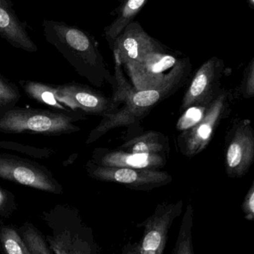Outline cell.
<instances>
[{"label": "cell", "mask_w": 254, "mask_h": 254, "mask_svg": "<svg viewBox=\"0 0 254 254\" xmlns=\"http://www.w3.org/2000/svg\"><path fill=\"white\" fill-rule=\"evenodd\" d=\"M118 91L123 97L125 105L120 110H116L110 114L103 116V120L90 133L86 143H93L113 128L130 125L146 116L158 103L170 96L181 86L185 76L187 68L178 72L173 77L159 87L137 90L131 87L124 78L121 69L120 61L115 58Z\"/></svg>", "instance_id": "6da1fadb"}, {"label": "cell", "mask_w": 254, "mask_h": 254, "mask_svg": "<svg viewBox=\"0 0 254 254\" xmlns=\"http://www.w3.org/2000/svg\"><path fill=\"white\" fill-rule=\"evenodd\" d=\"M45 37L68 60L79 73L89 77L92 73L108 74L98 43L89 34L64 22L44 20Z\"/></svg>", "instance_id": "7a4b0ae2"}, {"label": "cell", "mask_w": 254, "mask_h": 254, "mask_svg": "<svg viewBox=\"0 0 254 254\" xmlns=\"http://www.w3.org/2000/svg\"><path fill=\"white\" fill-rule=\"evenodd\" d=\"M74 118L40 109L14 107L0 116V132L61 135L78 131Z\"/></svg>", "instance_id": "3957f363"}, {"label": "cell", "mask_w": 254, "mask_h": 254, "mask_svg": "<svg viewBox=\"0 0 254 254\" xmlns=\"http://www.w3.org/2000/svg\"><path fill=\"white\" fill-rule=\"evenodd\" d=\"M125 67L134 89L143 90L159 87L178 72L187 68V63L156 50Z\"/></svg>", "instance_id": "277c9868"}, {"label": "cell", "mask_w": 254, "mask_h": 254, "mask_svg": "<svg viewBox=\"0 0 254 254\" xmlns=\"http://www.w3.org/2000/svg\"><path fill=\"white\" fill-rule=\"evenodd\" d=\"M228 95L222 92L216 95L207 106L201 120L190 129L183 131L178 139L181 152L188 158L201 153L210 144L218 125L225 116Z\"/></svg>", "instance_id": "5b68a950"}, {"label": "cell", "mask_w": 254, "mask_h": 254, "mask_svg": "<svg viewBox=\"0 0 254 254\" xmlns=\"http://www.w3.org/2000/svg\"><path fill=\"white\" fill-rule=\"evenodd\" d=\"M225 168L228 177H241L254 162V129L250 119L235 124L226 139Z\"/></svg>", "instance_id": "8992f818"}, {"label": "cell", "mask_w": 254, "mask_h": 254, "mask_svg": "<svg viewBox=\"0 0 254 254\" xmlns=\"http://www.w3.org/2000/svg\"><path fill=\"white\" fill-rule=\"evenodd\" d=\"M91 177L101 181L119 183L138 190H150L165 186L173 178L166 171L151 169H134L126 167H105L92 165L88 169Z\"/></svg>", "instance_id": "52a82bcc"}, {"label": "cell", "mask_w": 254, "mask_h": 254, "mask_svg": "<svg viewBox=\"0 0 254 254\" xmlns=\"http://www.w3.org/2000/svg\"><path fill=\"white\" fill-rule=\"evenodd\" d=\"M182 201L159 204L147 220L137 225L144 227L143 238L138 246L129 253L163 254L167 244L169 230L173 221L182 213Z\"/></svg>", "instance_id": "ba28073f"}, {"label": "cell", "mask_w": 254, "mask_h": 254, "mask_svg": "<svg viewBox=\"0 0 254 254\" xmlns=\"http://www.w3.org/2000/svg\"><path fill=\"white\" fill-rule=\"evenodd\" d=\"M0 178L52 193H61L60 185L40 166L25 160L0 155Z\"/></svg>", "instance_id": "9c48e42d"}, {"label": "cell", "mask_w": 254, "mask_h": 254, "mask_svg": "<svg viewBox=\"0 0 254 254\" xmlns=\"http://www.w3.org/2000/svg\"><path fill=\"white\" fill-rule=\"evenodd\" d=\"M56 97L61 104L71 109H80L90 114L104 116L117 110L122 98L116 92L114 98H108L102 94L81 85H64L55 87Z\"/></svg>", "instance_id": "30bf717a"}, {"label": "cell", "mask_w": 254, "mask_h": 254, "mask_svg": "<svg viewBox=\"0 0 254 254\" xmlns=\"http://www.w3.org/2000/svg\"><path fill=\"white\" fill-rule=\"evenodd\" d=\"M114 57L127 66L141 59L156 50H162L137 22H130L118 35L114 41Z\"/></svg>", "instance_id": "8fae6325"}, {"label": "cell", "mask_w": 254, "mask_h": 254, "mask_svg": "<svg viewBox=\"0 0 254 254\" xmlns=\"http://www.w3.org/2000/svg\"><path fill=\"white\" fill-rule=\"evenodd\" d=\"M218 60L211 58L198 69L181 104L180 111L197 105H208L214 98L213 86L217 73Z\"/></svg>", "instance_id": "7c38bea8"}, {"label": "cell", "mask_w": 254, "mask_h": 254, "mask_svg": "<svg viewBox=\"0 0 254 254\" xmlns=\"http://www.w3.org/2000/svg\"><path fill=\"white\" fill-rule=\"evenodd\" d=\"M0 37L16 49L37 51V45L27 31L26 23L19 19L10 0H0Z\"/></svg>", "instance_id": "4fadbf2b"}, {"label": "cell", "mask_w": 254, "mask_h": 254, "mask_svg": "<svg viewBox=\"0 0 254 254\" xmlns=\"http://www.w3.org/2000/svg\"><path fill=\"white\" fill-rule=\"evenodd\" d=\"M98 152V165L105 167L159 169L166 164L164 155L128 153L119 149Z\"/></svg>", "instance_id": "5bb4252c"}, {"label": "cell", "mask_w": 254, "mask_h": 254, "mask_svg": "<svg viewBox=\"0 0 254 254\" xmlns=\"http://www.w3.org/2000/svg\"><path fill=\"white\" fill-rule=\"evenodd\" d=\"M170 149L169 141L164 134L148 131L128 140L119 148L128 153L164 155Z\"/></svg>", "instance_id": "9a60e30c"}, {"label": "cell", "mask_w": 254, "mask_h": 254, "mask_svg": "<svg viewBox=\"0 0 254 254\" xmlns=\"http://www.w3.org/2000/svg\"><path fill=\"white\" fill-rule=\"evenodd\" d=\"M19 84L25 93L35 101L59 110H65L57 98L56 89L54 86L32 81H20Z\"/></svg>", "instance_id": "2e32d148"}, {"label": "cell", "mask_w": 254, "mask_h": 254, "mask_svg": "<svg viewBox=\"0 0 254 254\" xmlns=\"http://www.w3.org/2000/svg\"><path fill=\"white\" fill-rule=\"evenodd\" d=\"M146 1L147 0H125L121 6L117 18L106 31L107 37L115 40L125 27L131 22Z\"/></svg>", "instance_id": "e0dca14e"}, {"label": "cell", "mask_w": 254, "mask_h": 254, "mask_svg": "<svg viewBox=\"0 0 254 254\" xmlns=\"http://www.w3.org/2000/svg\"><path fill=\"white\" fill-rule=\"evenodd\" d=\"M192 216L193 210L191 205H188L182 220L179 237L173 254H193L192 243Z\"/></svg>", "instance_id": "ac0fdd59"}, {"label": "cell", "mask_w": 254, "mask_h": 254, "mask_svg": "<svg viewBox=\"0 0 254 254\" xmlns=\"http://www.w3.org/2000/svg\"><path fill=\"white\" fill-rule=\"evenodd\" d=\"M0 242L4 252L9 254H30L19 234L12 228L4 227L0 232Z\"/></svg>", "instance_id": "d6986e66"}, {"label": "cell", "mask_w": 254, "mask_h": 254, "mask_svg": "<svg viewBox=\"0 0 254 254\" xmlns=\"http://www.w3.org/2000/svg\"><path fill=\"white\" fill-rule=\"evenodd\" d=\"M208 105H197L188 107L179 118L176 125L177 129L179 131H185L195 126L205 114Z\"/></svg>", "instance_id": "ffe728a7"}, {"label": "cell", "mask_w": 254, "mask_h": 254, "mask_svg": "<svg viewBox=\"0 0 254 254\" xmlns=\"http://www.w3.org/2000/svg\"><path fill=\"white\" fill-rule=\"evenodd\" d=\"M23 241L30 254H50L47 245L40 233L33 228H27L23 232Z\"/></svg>", "instance_id": "44dd1931"}, {"label": "cell", "mask_w": 254, "mask_h": 254, "mask_svg": "<svg viewBox=\"0 0 254 254\" xmlns=\"http://www.w3.org/2000/svg\"><path fill=\"white\" fill-rule=\"evenodd\" d=\"M19 89L14 84L0 73V108L14 104L20 98Z\"/></svg>", "instance_id": "7402d4cb"}, {"label": "cell", "mask_w": 254, "mask_h": 254, "mask_svg": "<svg viewBox=\"0 0 254 254\" xmlns=\"http://www.w3.org/2000/svg\"><path fill=\"white\" fill-rule=\"evenodd\" d=\"M0 149H8V150L17 151L21 153L26 154L31 157L45 156L47 155L48 151H43L40 149H37L32 146H25L18 143H13L11 142H0Z\"/></svg>", "instance_id": "603a6c76"}, {"label": "cell", "mask_w": 254, "mask_h": 254, "mask_svg": "<svg viewBox=\"0 0 254 254\" xmlns=\"http://www.w3.org/2000/svg\"><path fill=\"white\" fill-rule=\"evenodd\" d=\"M242 209L246 219L254 222V180L243 200Z\"/></svg>", "instance_id": "cb8c5ba5"}, {"label": "cell", "mask_w": 254, "mask_h": 254, "mask_svg": "<svg viewBox=\"0 0 254 254\" xmlns=\"http://www.w3.org/2000/svg\"><path fill=\"white\" fill-rule=\"evenodd\" d=\"M243 96L251 98L254 96V60L248 72L243 88Z\"/></svg>", "instance_id": "d4e9b609"}, {"label": "cell", "mask_w": 254, "mask_h": 254, "mask_svg": "<svg viewBox=\"0 0 254 254\" xmlns=\"http://www.w3.org/2000/svg\"><path fill=\"white\" fill-rule=\"evenodd\" d=\"M6 201L7 199H6L5 195L3 193L2 191L0 190V208L5 206Z\"/></svg>", "instance_id": "484cf974"}, {"label": "cell", "mask_w": 254, "mask_h": 254, "mask_svg": "<svg viewBox=\"0 0 254 254\" xmlns=\"http://www.w3.org/2000/svg\"><path fill=\"white\" fill-rule=\"evenodd\" d=\"M249 3H250L251 5L254 6V0H249Z\"/></svg>", "instance_id": "4316f807"}]
</instances>
